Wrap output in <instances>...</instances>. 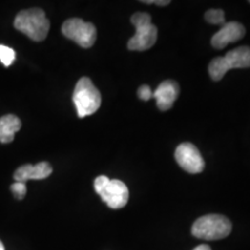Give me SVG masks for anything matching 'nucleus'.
Returning a JSON list of instances; mask_svg holds the SVG:
<instances>
[{
	"label": "nucleus",
	"instance_id": "obj_1",
	"mask_svg": "<svg viewBox=\"0 0 250 250\" xmlns=\"http://www.w3.org/2000/svg\"><path fill=\"white\" fill-rule=\"evenodd\" d=\"M14 27L35 42H41L48 36L50 22L44 11L41 8H30L20 12L15 17Z\"/></svg>",
	"mask_w": 250,
	"mask_h": 250
},
{
	"label": "nucleus",
	"instance_id": "obj_2",
	"mask_svg": "<svg viewBox=\"0 0 250 250\" xmlns=\"http://www.w3.org/2000/svg\"><path fill=\"white\" fill-rule=\"evenodd\" d=\"M232 232V223L229 219L220 214H208L198 218L193 223L191 234L197 239L221 240L229 235Z\"/></svg>",
	"mask_w": 250,
	"mask_h": 250
},
{
	"label": "nucleus",
	"instance_id": "obj_3",
	"mask_svg": "<svg viewBox=\"0 0 250 250\" xmlns=\"http://www.w3.org/2000/svg\"><path fill=\"white\" fill-rule=\"evenodd\" d=\"M131 22L136 28V34L127 42V48L133 51H145L155 44L158 39V28L152 23L148 13L137 12L131 17Z\"/></svg>",
	"mask_w": 250,
	"mask_h": 250
},
{
	"label": "nucleus",
	"instance_id": "obj_4",
	"mask_svg": "<svg viewBox=\"0 0 250 250\" xmlns=\"http://www.w3.org/2000/svg\"><path fill=\"white\" fill-rule=\"evenodd\" d=\"M250 67V46L242 45L228 51L224 57H217L208 65V73L213 81L224 78L230 68Z\"/></svg>",
	"mask_w": 250,
	"mask_h": 250
},
{
	"label": "nucleus",
	"instance_id": "obj_5",
	"mask_svg": "<svg viewBox=\"0 0 250 250\" xmlns=\"http://www.w3.org/2000/svg\"><path fill=\"white\" fill-rule=\"evenodd\" d=\"M73 103L80 118L89 116L99 110L101 105V94L89 78L83 77L77 83L73 92Z\"/></svg>",
	"mask_w": 250,
	"mask_h": 250
},
{
	"label": "nucleus",
	"instance_id": "obj_6",
	"mask_svg": "<svg viewBox=\"0 0 250 250\" xmlns=\"http://www.w3.org/2000/svg\"><path fill=\"white\" fill-rule=\"evenodd\" d=\"M94 188L102 201L110 208L118 210L127 204L129 189L126 184L120 180H110L104 175H101L94 181Z\"/></svg>",
	"mask_w": 250,
	"mask_h": 250
},
{
	"label": "nucleus",
	"instance_id": "obj_7",
	"mask_svg": "<svg viewBox=\"0 0 250 250\" xmlns=\"http://www.w3.org/2000/svg\"><path fill=\"white\" fill-rule=\"evenodd\" d=\"M62 33L83 48H90L96 41L95 26L78 18L68 19L62 23Z\"/></svg>",
	"mask_w": 250,
	"mask_h": 250
},
{
	"label": "nucleus",
	"instance_id": "obj_8",
	"mask_svg": "<svg viewBox=\"0 0 250 250\" xmlns=\"http://www.w3.org/2000/svg\"><path fill=\"white\" fill-rule=\"evenodd\" d=\"M175 159L180 167L190 174L202 173L205 168V161L201 152L191 143H183L177 146Z\"/></svg>",
	"mask_w": 250,
	"mask_h": 250
},
{
	"label": "nucleus",
	"instance_id": "obj_9",
	"mask_svg": "<svg viewBox=\"0 0 250 250\" xmlns=\"http://www.w3.org/2000/svg\"><path fill=\"white\" fill-rule=\"evenodd\" d=\"M246 35V28L243 24L236 21L225 23L223 27L214 34L211 40V44L215 49H224L230 43L237 42Z\"/></svg>",
	"mask_w": 250,
	"mask_h": 250
},
{
	"label": "nucleus",
	"instance_id": "obj_10",
	"mask_svg": "<svg viewBox=\"0 0 250 250\" xmlns=\"http://www.w3.org/2000/svg\"><path fill=\"white\" fill-rule=\"evenodd\" d=\"M180 87L173 80H166L161 83L153 93V98L156 100V105L162 111L169 110L174 102L179 98Z\"/></svg>",
	"mask_w": 250,
	"mask_h": 250
},
{
	"label": "nucleus",
	"instance_id": "obj_11",
	"mask_svg": "<svg viewBox=\"0 0 250 250\" xmlns=\"http://www.w3.org/2000/svg\"><path fill=\"white\" fill-rule=\"evenodd\" d=\"M52 173V167L48 162H40L35 166L24 165L18 168L14 173V179L17 182L24 183L28 180H43L50 176Z\"/></svg>",
	"mask_w": 250,
	"mask_h": 250
},
{
	"label": "nucleus",
	"instance_id": "obj_12",
	"mask_svg": "<svg viewBox=\"0 0 250 250\" xmlns=\"http://www.w3.org/2000/svg\"><path fill=\"white\" fill-rule=\"evenodd\" d=\"M21 129V121L14 115H6L0 118V143L13 142L14 134Z\"/></svg>",
	"mask_w": 250,
	"mask_h": 250
},
{
	"label": "nucleus",
	"instance_id": "obj_13",
	"mask_svg": "<svg viewBox=\"0 0 250 250\" xmlns=\"http://www.w3.org/2000/svg\"><path fill=\"white\" fill-rule=\"evenodd\" d=\"M205 20L211 24H225V12L223 9H208L205 13Z\"/></svg>",
	"mask_w": 250,
	"mask_h": 250
},
{
	"label": "nucleus",
	"instance_id": "obj_14",
	"mask_svg": "<svg viewBox=\"0 0 250 250\" xmlns=\"http://www.w3.org/2000/svg\"><path fill=\"white\" fill-rule=\"evenodd\" d=\"M15 59V52L13 49L6 45H0V61L5 66H9Z\"/></svg>",
	"mask_w": 250,
	"mask_h": 250
},
{
	"label": "nucleus",
	"instance_id": "obj_15",
	"mask_svg": "<svg viewBox=\"0 0 250 250\" xmlns=\"http://www.w3.org/2000/svg\"><path fill=\"white\" fill-rule=\"evenodd\" d=\"M11 190L12 192H13V195L15 196V198L18 199H22L27 192L26 184L21 182H15L14 184H12Z\"/></svg>",
	"mask_w": 250,
	"mask_h": 250
},
{
	"label": "nucleus",
	"instance_id": "obj_16",
	"mask_svg": "<svg viewBox=\"0 0 250 250\" xmlns=\"http://www.w3.org/2000/svg\"><path fill=\"white\" fill-rule=\"evenodd\" d=\"M138 96L143 101H148L153 98V92L147 85H143L138 88Z\"/></svg>",
	"mask_w": 250,
	"mask_h": 250
},
{
	"label": "nucleus",
	"instance_id": "obj_17",
	"mask_svg": "<svg viewBox=\"0 0 250 250\" xmlns=\"http://www.w3.org/2000/svg\"><path fill=\"white\" fill-rule=\"evenodd\" d=\"M143 4H148V5H152V4H155L158 6H167L170 4L169 0H142Z\"/></svg>",
	"mask_w": 250,
	"mask_h": 250
},
{
	"label": "nucleus",
	"instance_id": "obj_18",
	"mask_svg": "<svg viewBox=\"0 0 250 250\" xmlns=\"http://www.w3.org/2000/svg\"><path fill=\"white\" fill-rule=\"evenodd\" d=\"M193 250H211V248L208 246H206V245H201V246L196 247V248Z\"/></svg>",
	"mask_w": 250,
	"mask_h": 250
},
{
	"label": "nucleus",
	"instance_id": "obj_19",
	"mask_svg": "<svg viewBox=\"0 0 250 250\" xmlns=\"http://www.w3.org/2000/svg\"><path fill=\"white\" fill-rule=\"evenodd\" d=\"M0 250H5V247H4V243L0 241Z\"/></svg>",
	"mask_w": 250,
	"mask_h": 250
},
{
	"label": "nucleus",
	"instance_id": "obj_20",
	"mask_svg": "<svg viewBox=\"0 0 250 250\" xmlns=\"http://www.w3.org/2000/svg\"><path fill=\"white\" fill-rule=\"evenodd\" d=\"M249 4H250V1H249Z\"/></svg>",
	"mask_w": 250,
	"mask_h": 250
}]
</instances>
